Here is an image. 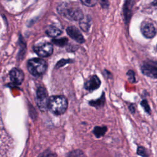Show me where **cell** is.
<instances>
[{"mask_svg":"<svg viewBox=\"0 0 157 157\" xmlns=\"http://www.w3.org/2000/svg\"><path fill=\"white\" fill-rule=\"evenodd\" d=\"M107 131L106 126H95L93 130V132L97 138H100L104 136Z\"/></svg>","mask_w":157,"mask_h":157,"instance_id":"13","label":"cell"},{"mask_svg":"<svg viewBox=\"0 0 157 157\" xmlns=\"http://www.w3.org/2000/svg\"><path fill=\"white\" fill-rule=\"evenodd\" d=\"M58 12L64 17L74 21H80L83 17L82 10L67 3H63L58 7Z\"/></svg>","mask_w":157,"mask_h":157,"instance_id":"2","label":"cell"},{"mask_svg":"<svg viewBox=\"0 0 157 157\" xmlns=\"http://www.w3.org/2000/svg\"><path fill=\"white\" fill-rule=\"evenodd\" d=\"M129 109L132 113H134L135 112V106L134 104H131L129 107Z\"/></svg>","mask_w":157,"mask_h":157,"instance_id":"23","label":"cell"},{"mask_svg":"<svg viewBox=\"0 0 157 157\" xmlns=\"http://www.w3.org/2000/svg\"><path fill=\"white\" fill-rule=\"evenodd\" d=\"M66 32L69 36L76 42L78 43H83L85 42L83 36L76 27L69 26L67 28Z\"/></svg>","mask_w":157,"mask_h":157,"instance_id":"8","label":"cell"},{"mask_svg":"<svg viewBox=\"0 0 157 157\" xmlns=\"http://www.w3.org/2000/svg\"><path fill=\"white\" fill-rule=\"evenodd\" d=\"M98 0H80L81 2L88 7H93L94 6L97 2H98Z\"/></svg>","mask_w":157,"mask_h":157,"instance_id":"18","label":"cell"},{"mask_svg":"<svg viewBox=\"0 0 157 157\" xmlns=\"http://www.w3.org/2000/svg\"><path fill=\"white\" fill-rule=\"evenodd\" d=\"M52 41L56 45L64 46L67 43V38H61V39H54Z\"/></svg>","mask_w":157,"mask_h":157,"instance_id":"17","label":"cell"},{"mask_svg":"<svg viewBox=\"0 0 157 157\" xmlns=\"http://www.w3.org/2000/svg\"><path fill=\"white\" fill-rule=\"evenodd\" d=\"M101 4L102 7H104V6H106V7H107L109 6V3L107 0H101Z\"/></svg>","mask_w":157,"mask_h":157,"instance_id":"24","label":"cell"},{"mask_svg":"<svg viewBox=\"0 0 157 157\" xmlns=\"http://www.w3.org/2000/svg\"><path fill=\"white\" fill-rule=\"evenodd\" d=\"M27 69L31 75L39 77L45 72L47 69V63L45 60L39 58H32L27 62Z\"/></svg>","mask_w":157,"mask_h":157,"instance_id":"3","label":"cell"},{"mask_svg":"<svg viewBox=\"0 0 157 157\" xmlns=\"http://www.w3.org/2000/svg\"><path fill=\"white\" fill-rule=\"evenodd\" d=\"M142 72L150 77L157 78V67L150 64L145 63L141 67Z\"/></svg>","mask_w":157,"mask_h":157,"instance_id":"10","label":"cell"},{"mask_svg":"<svg viewBox=\"0 0 157 157\" xmlns=\"http://www.w3.org/2000/svg\"><path fill=\"white\" fill-rule=\"evenodd\" d=\"M140 105H142V107L144 108V110L148 113H151V110H150V107L148 105V103L147 102V100L145 99H144L142 100L141 102H140Z\"/></svg>","mask_w":157,"mask_h":157,"instance_id":"19","label":"cell"},{"mask_svg":"<svg viewBox=\"0 0 157 157\" xmlns=\"http://www.w3.org/2000/svg\"><path fill=\"white\" fill-rule=\"evenodd\" d=\"M69 59H61L60 61H59L57 64H56V68H59V67H61L62 66H63L64 65H65L66 64L69 63Z\"/></svg>","mask_w":157,"mask_h":157,"instance_id":"22","label":"cell"},{"mask_svg":"<svg viewBox=\"0 0 157 157\" xmlns=\"http://www.w3.org/2000/svg\"><path fill=\"white\" fill-rule=\"evenodd\" d=\"M9 77L11 82L13 85H20L24 80L25 75L21 69L14 67L10 71Z\"/></svg>","mask_w":157,"mask_h":157,"instance_id":"6","label":"cell"},{"mask_svg":"<svg viewBox=\"0 0 157 157\" xmlns=\"http://www.w3.org/2000/svg\"><path fill=\"white\" fill-rule=\"evenodd\" d=\"M33 50L38 56L40 57H48L52 54L53 47L52 44L44 42L34 46Z\"/></svg>","mask_w":157,"mask_h":157,"instance_id":"5","label":"cell"},{"mask_svg":"<svg viewBox=\"0 0 157 157\" xmlns=\"http://www.w3.org/2000/svg\"><path fill=\"white\" fill-rule=\"evenodd\" d=\"M90 26V20L88 19V17L86 18L83 17L80 21V27L83 31H88Z\"/></svg>","mask_w":157,"mask_h":157,"instance_id":"14","label":"cell"},{"mask_svg":"<svg viewBox=\"0 0 157 157\" xmlns=\"http://www.w3.org/2000/svg\"><path fill=\"white\" fill-rule=\"evenodd\" d=\"M127 75H128V80L131 82V83H134L136 81V78H135V74L133 72V71L132 70H129L128 72H127Z\"/></svg>","mask_w":157,"mask_h":157,"instance_id":"21","label":"cell"},{"mask_svg":"<svg viewBox=\"0 0 157 157\" xmlns=\"http://www.w3.org/2000/svg\"><path fill=\"white\" fill-rule=\"evenodd\" d=\"M49 99L48 92L46 88L44 86H40L36 90V103L41 111H45L48 109Z\"/></svg>","mask_w":157,"mask_h":157,"instance_id":"4","label":"cell"},{"mask_svg":"<svg viewBox=\"0 0 157 157\" xmlns=\"http://www.w3.org/2000/svg\"><path fill=\"white\" fill-rule=\"evenodd\" d=\"M137 153L142 157H148L149 156V153H148V151L147 150V149L142 146H140L137 148Z\"/></svg>","mask_w":157,"mask_h":157,"instance_id":"16","label":"cell"},{"mask_svg":"<svg viewBox=\"0 0 157 157\" xmlns=\"http://www.w3.org/2000/svg\"><path fill=\"white\" fill-rule=\"evenodd\" d=\"M68 102L67 98L63 95L52 96L48 102V110L53 114L60 115L67 110Z\"/></svg>","mask_w":157,"mask_h":157,"instance_id":"1","label":"cell"},{"mask_svg":"<svg viewBox=\"0 0 157 157\" xmlns=\"http://www.w3.org/2000/svg\"><path fill=\"white\" fill-rule=\"evenodd\" d=\"M46 34L51 37H56L60 35L62 31L57 27L55 26H50L45 31Z\"/></svg>","mask_w":157,"mask_h":157,"instance_id":"12","label":"cell"},{"mask_svg":"<svg viewBox=\"0 0 157 157\" xmlns=\"http://www.w3.org/2000/svg\"><path fill=\"white\" fill-rule=\"evenodd\" d=\"M83 153L80 150H75L70 151L66 155V157H83Z\"/></svg>","mask_w":157,"mask_h":157,"instance_id":"15","label":"cell"},{"mask_svg":"<svg viewBox=\"0 0 157 157\" xmlns=\"http://www.w3.org/2000/svg\"><path fill=\"white\" fill-rule=\"evenodd\" d=\"M105 102V93H103L99 99H97L96 100L90 101L89 102V104L92 107H96V108H99V107H103Z\"/></svg>","mask_w":157,"mask_h":157,"instance_id":"11","label":"cell"},{"mask_svg":"<svg viewBox=\"0 0 157 157\" xmlns=\"http://www.w3.org/2000/svg\"><path fill=\"white\" fill-rule=\"evenodd\" d=\"M154 6H157V0H155L153 3H152Z\"/></svg>","mask_w":157,"mask_h":157,"instance_id":"25","label":"cell"},{"mask_svg":"<svg viewBox=\"0 0 157 157\" xmlns=\"http://www.w3.org/2000/svg\"><path fill=\"white\" fill-rule=\"evenodd\" d=\"M101 80L96 75H91L85 82L84 84V88L85 90L89 91H93L99 88V87L101 85Z\"/></svg>","mask_w":157,"mask_h":157,"instance_id":"7","label":"cell"},{"mask_svg":"<svg viewBox=\"0 0 157 157\" xmlns=\"http://www.w3.org/2000/svg\"><path fill=\"white\" fill-rule=\"evenodd\" d=\"M56 153H52L49 150H47L45 151H44L43 153H40L38 157H56Z\"/></svg>","mask_w":157,"mask_h":157,"instance_id":"20","label":"cell"},{"mask_svg":"<svg viewBox=\"0 0 157 157\" xmlns=\"http://www.w3.org/2000/svg\"><path fill=\"white\" fill-rule=\"evenodd\" d=\"M142 34L147 38L153 37L156 33V28L155 26L150 23H143L140 28Z\"/></svg>","mask_w":157,"mask_h":157,"instance_id":"9","label":"cell"}]
</instances>
